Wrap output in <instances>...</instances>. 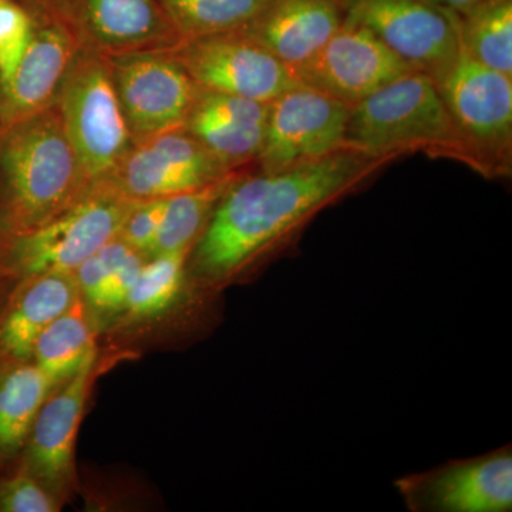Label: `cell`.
I'll return each instance as SVG.
<instances>
[{"label": "cell", "instance_id": "6da1fadb", "mask_svg": "<svg viewBox=\"0 0 512 512\" xmlns=\"http://www.w3.org/2000/svg\"><path fill=\"white\" fill-rule=\"evenodd\" d=\"M387 158L345 147L278 171L242 173L222 195L187 268L218 289L291 244L323 208L356 190Z\"/></svg>", "mask_w": 512, "mask_h": 512}, {"label": "cell", "instance_id": "7a4b0ae2", "mask_svg": "<svg viewBox=\"0 0 512 512\" xmlns=\"http://www.w3.org/2000/svg\"><path fill=\"white\" fill-rule=\"evenodd\" d=\"M90 187L56 101L0 130V217L8 238L52 221Z\"/></svg>", "mask_w": 512, "mask_h": 512}, {"label": "cell", "instance_id": "3957f363", "mask_svg": "<svg viewBox=\"0 0 512 512\" xmlns=\"http://www.w3.org/2000/svg\"><path fill=\"white\" fill-rule=\"evenodd\" d=\"M345 146L377 158L393 157L400 151H426L456 158L480 171L436 83L414 70L352 107Z\"/></svg>", "mask_w": 512, "mask_h": 512}, {"label": "cell", "instance_id": "277c9868", "mask_svg": "<svg viewBox=\"0 0 512 512\" xmlns=\"http://www.w3.org/2000/svg\"><path fill=\"white\" fill-rule=\"evenodd\" d=\"M136 202L107 181L93 184L52 221L6 239L0 249V278L76 271L107 242L119 237Z\"/></svg>", "mask_w": 512, "mask_h": 512}, {"label": "cell", "instance_id": "5b68a950", "mask_svg": "<svg viewBox=\"0 0 512 512\" xmlns=\"http://www.w3.org/2000/svg\"><path fill=\"white\" fill-rule=\"evenodd\" d=\"M56 106L87 181H106L134 143L109 57L83 42L64 74Z\"/></svg>", "mask_w": 512, "mask_h": 512}, {"label": "cell", "instance_id": "8992f818", "mask_svg": "<svg viewBox=\"0 0 512 512\" xmlns=\"http://www.w3.org/2000/svg\"><path fill=\"white\" fill-rule=\"evenodd\" d=\"M434 83L473 151L480 173L507 174L512 150V76L476 62L460 49Z\"/></svg>", "mask_w": 512, "mask_h": 512}, {"label": "cell", "instance_id": "52a82bcc", "mask_svg": "<svg viewBox=\"0 0 512 512\" xmlns=\"http://www.w3.org/2000/svg\"><path fill=\"white\" fill-rule=\"evenodd\" d=\"M32 18L28 49L15 72L0 83V130L52 106L64 74L83 45L59 0H20Z\"/></svg>", "mask_w": 512, "mask_h": 512}, {"label": "cell", "instance_id": "ba28073f", "mask_svg": "<svg viewBox=\"0 0 512 512\" xmlns=\"http://www.w3.org/2000/svg\"><path fill=\"white\" fill-rule=\"evenodd\" d=\"M164 52L210 92L271 103L301 84L285 63L242 29L181 39Z\"/></svg>", "mask_w": 512, "mask_h": 512}, {"label": "cell", "instance_id": "9c48e42d", "mask_svg": "<svg viewBox=\"0 0 512 512\" xmlns=\"http://www.w3.org/2000/svg\"><path fill=\"white\" fill-rule=\"evenodd\" d=\"M345 22L370 30L410 69L434 82L460 53V16L426 0H350Z\"/></svg>", "mask_w": 512, "mask_h": 512}, {"label": "cell", "instance_id": "30bf717a", "mask_svg": "<svg viewBox=\"0 0 512 512\" xmlns=\"http://www.w3.org/2000/svg\"><path fill=\"white\" fill-rule=\"evenodd\" d=\"M107 57L134 141L184 127L201 87L177 60L164 50Z\"/></svg>", "mask_w": 512, "mask_h": 512}, {"label": "cell", "instance_id": "8fae6325", "mask_svg": "<svg viewBox=\"0 0 512 512\" xmlns=\"http://www.w3.org/2000/svg\"><path fill=\"white\" fill-rule=\"evenodd\" d=\"M350 110L343 101L303 84L286 90L269 103L264 144L256 163L269 173L345 148Z\"/></svg>", "mask_w": 512, "mask_h": 512}, {"label": "cell", "instance_id": "7c38bea8", "mask_svg": "<svg viewBox=\"0 0 512 512\" xmlns=\"http://www.w3.org/2000/svg\"><path fill=\"white\" fill-rule=\"evenodd\" d=\"M231 173L180 127L134 141L106 181L128 200L140 202L173 197Z\"/></svg>", "mask_w": 512, "mask_h": 512}, {"label": "cell", "instance_id": "4fadbf2b", "mask_svg": "<svg viewBox=\"0 0 512 512\" xmlns=\"http://www.w3.org/2000/svg\"><path fill=\"white\" fill-rule=\"evenodd\" d=\"M394 488L412 512H510L511 447L409 474Z\"/></svg>", "mask_w": 512, "mask_h": 512}, {"label": "cell", "instance_id": "5bb4252c", "mask_svg": "<svg viewBox=\"0 0 512 512\" xmlns=\"http://www.w3.org/2000/svg\"><path fill=\"white\" fill-rule=\"evenodd\" d=\"M409 72L413 70L370 30L348 22L312 59L293 70L303 86L350 107Z\"/></svg>", "mask_w": 512, "mask_h": 512}, {"label": "cell", "instance_id": "9a60e30c", "mask_svg": "<svg viewBox=\"0 0 512 512\" xmlns=\"http://www.w3.org/2000/svg\"><path fill=\"white\" fill-rule=\"evenodd\" d=\"M96 370L97 355H93L53 389L37 413L23 448L22 466L57 497L73 483L74 450Z\"/></svg>", "mask_w": 512, "mask_h": 512}, {"label": "cell", "instance_id": "2e32d148", "mask_svg": "<svg viewBox=\"0 0 512 512\" xmlns=\"http://www.w3.org/2000/svg\"><path fill=\"white\" fill-rule=\"evenodd\" d=\"M66 9L83 42L107 56L167 50L181 40L160 0H69Z\"/></svg>", "mask_w": 512, "mask_h": 512}, {"label": "cell", "instance_id": "e0dca14e", "mask_svg": "<svg viewBox=\"0 0 512 512\" xmlns=\"http://www.w3.org/2000/svg\"><path fill=\"white\" fill-rule=\"evenodd\" d=\"M269 103L201 89L184 128L231 171L256 163L264 144Z\"/></svg>", "mask_w": 512, "mask_h": 512}, {"label": "cell", "instance_id": "ac0fdd59", "mask_svg": "<svg viewBox=\"0 0 512 512\" xmlns=\"http://www.w3.org/2000/svg\"><path fill=\"white\" fill-rule=\"evenodd\" d=\"M346 9V0H271L242 30L293 72L342 28Z\"/></svg>", "mask_w": 512, "mask_h": 512}, {"label": "cell", "instance_id": "d6986e66", "mask_svg": "<svg viewBox=\"0 0 512 512\" xmlns=\"http://www.w3.org/2000/svg\"><path fill=\"white\" fill-rule=\"evenodd\" d=\"M79 298L74 272L19 279L0 308V365L30 360L40 333Z\"/></svg>", "mask_w": 512, "mask_h": 512}, {"label": "cell", "instance_id": "ffe728a7", "mask_svg": "<svg viewBox=\"0 0 512 512\" xmlns=\"http://www.w3.org/2000/svg\"><path fill=\"white\" fill-rule=\"evenodd\" d=\"M52 380L33 360L0 365V463L18 456L49 394Z\"/></svg>", "mask_w": 512, "mask_h": 512}, {"label": "cell", "instance_id": "44dd1931", "mask_svg": "<svg viewBox=\"0 0 512 512\" xmlns=\"http://www.w3.org/2000/svg\"><path fill=\"white\" fill-rule=\"evenodd\" d=\"M93 355H96L94 320L92 311L80 296L40 333L30 360L57 387L74 375Z\"/></svg>", "mask_w": 512, "mask_h": 512}, {"label": "cell", "instance_id": "7402d4cb", "mask_svg": "<svg viewBox=\"0 0 512 512\" xmlns=\"http://www.w3.org/2000/svg\"><path fill=\"white\" fill-rule=\"evenodd\" d=\"M242 173L245 171H234L214 183L168 197L156 245L150 258L173 252H191L207 228L222 195Z\"/></svg>", "mask_w": 512, "mask_h": 512}, {"label": "cell", "instance_id": "603a6c76", "mask_svg": "<svg viewBox=\"0 0 512 512\" xmlns=\"http://www.w3.org/2000/svg\"><path fill=\"white\" fill-rule=\"evenodd\" d=\"M458 35L468 56L512 76V0H481L460 16Z\"/></svg>", "mask_w": 512, "mask_h": 512}, {"label": "cell", "instance_id": "cb8c5ba5", "mask_svg": "<svg viewBox=\"0 0 512 512\" xmlns=\"http://www.w3.org/2000/svg\"><path fill=\"white\" fill-rule=\"evenodd\" d=\"M271 0H160L181 39L244 29Z\"/></svg>", "mask_w": 512, "mask_h": 512}, {"label": "cell", "instance_id": "d4e9b609", "mask_svg": "<svg viewBox=\"0 0 512 512\" xmlns=\"http://www.w3.org/2000/svg\"><path fill=\"white\" fill-rule=\"evenodd\" d=\"M190 254L183 251L148 258L123 312L130 318L144 319L167 311L183 288Z\"/></svg>", "mask_w": 512, "mask_h": 512}, {"label": "cell", "instance_id": "484cf974", "mask_svg": "<svg viewBox=\"0 0 512 512\" xmlns=\"http://www.w3.org/2000/svg\"><path fill=\"white\" fill-rule=\"evenodd\" d=\"M59 497L23 466L0 478V512H57Z\"/></svg>", "mask_w": 512, "mask_h": 512}, {"label": "cell", "instance_id": "4316f807", "mask_svg": "<svg viewBox=\"0 0 512 512\" xmlns=\"http://www.w3.org/2000/svg\"><path fill=\"white\" fill-rule=\"evenodd\" d=\"M32 36V18L20 0H0V83L6 82Z\"/></svg>", "mask_w": 512, "mask_h": 512}, {"label": "cell", "instance_id": "83f0119b", "mask_svg": "<svg viewBox=\"0 0 512 512\" xmlns=\"http://www.w3.org/2000/svg\"><path fill=\"white\" fill-rule=\"evenodd\" d=\"M167 198L136 202L133 210L127 215L119 238L128 247L150 258L156 245L158 231L165 211Z\"/></svg>", "mask_w": 512, "mask_h": 512}, {"label": "cell", "instance_id": "f1b7e54d", "mask_svg": "<svg viewBox=\"0 0 512 512\" xmlns=\"http://www.w3.org/2000/svg\"><path fill=\"white\" fill-rule=\"evenodd\" d=\"M147 258L140 252L133 251L111 274L104 291L100 312L123 311L131 289L136 285L138 275L146 264Z\"/></svg>", "mask_w": 512, "mask_h": 512}, {"label": "cell", "instance_id": "f546056e", "mask_svg": "<svg viewBox=\"0 0 512 512\" xmlns=\"http://www.w3.org/2000/svg\"><path fill=\"white\" fill-rule=\"evenodd\" d=\"M426 2L437 6V8L448 10V12L454 13V15L463 16L470 12L474 6H477L481 0H426Z\"/></svg>", "mask_w": 512, "mask_h": 512}, {"label": "cell", "instance_id": "4dcf8cb0", "mask_svg": "<svg viewBox=\"0 0 512 512\" xmlns=\"http://www.w3.org/2000/svg\"><path fill=\"white\" fill-rule=\"evenodd\" d=\"M6 239H8V235H6L5 228H3L2 217H0V249H2L3 244H5Z\"/></svg>", "mask_w": 512, "mask_h": 512}, {"label": "cell", "instance_id": "1f68e13d", "mask_svg": "<svg viewBox=\"0 0 512 512\" xmlns=\"http://www.w3.org/2000/svg\"><path fill=\"white\" fill-rule=\"evenodd\" d=\"M59 2H62L64 3V5H66V3L69 2V0H59Z\"/></svg>", "mask_w": 512, "mask_h": 512}, {"label": "cell", "instance_id": "d6a6232c", "mask_svg": "<svg viewBox=\"0 0 512 512\" xmlns=\"http://www.w3.org/2000/svg\"><path fill=\"white\" fill-rule=\"evenodd\" d=\"M349 2H350V0H346V3H349Z\"/></svg>", "mask_w": 512, "mask_h": 512}]
</instances>
